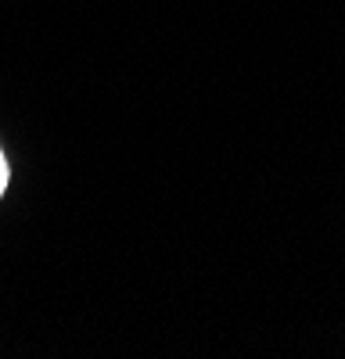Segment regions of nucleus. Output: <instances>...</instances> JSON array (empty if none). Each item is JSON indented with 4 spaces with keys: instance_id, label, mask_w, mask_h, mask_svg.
<instances>
[{
    "instance_id": "f257e3e1",
    "label": "nucleus",
    "mask_w": 345,
    "mask_h": 359,
    "mask_svg": "<svg viewBox=\"0 0 345 359\" xmlns=\"http://www.w3.org/2000/svg\"><path fill=\"white\" fill-rule=\"evenodd\" d=\"M8 176H11V169H8V158H4V151H0V194L8 191Z\"/></svg>"
}]
</instances>
